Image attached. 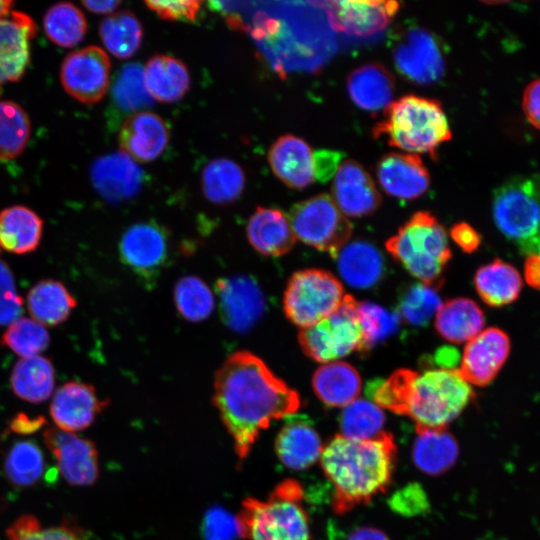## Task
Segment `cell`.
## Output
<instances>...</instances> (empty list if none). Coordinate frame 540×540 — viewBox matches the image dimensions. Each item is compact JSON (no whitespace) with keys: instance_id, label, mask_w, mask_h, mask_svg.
Instances as JSON below:
<instances>
[{"instance_id":"28","label":"cell","mask_w":540,"mask_h":540,"mask_svg":"<svg viewBox=\"0 0 540 540\" xmlns=\"http://www.w3.org/2000/svg\"><path fill=\"white\" fill-rule=\"evenodd\" d=\"M361 385L359 372L344 361L324 363L312 377L315 394L330 407H345L355 401L360 394Z\"/></svg>"},{"instance_id":"52","label":"cell","mask_w":540,"mask_h":540,"mask_svg":"<svg viewBox=\"0 0 540 540\" xmlns=\"http://www.w3.org/2000/svg\"><path fill=\"white\" fill-rule=\"evenodd\" d=\"M147 7L160 18L171 21H194L201 9L200 1H146Z\"/></svg>"},{"instance_id":"17","label":"cell","mask_w":540,"mask_h":540,"mask_svg":"<svg viewBox=\"0 0 540 540\" xmlns=\"http://www.w3.org/2000/svg\"><path fill=\"white\" fill-rule=\"evenodd\" d=\"M509 353L508 335L499 328H487L467 342L458 371L470 385L486 386L497 376Z\"/></svg>"},{"instance_id":"32","label":"cell","mask_w":540,"mask_h":540,"mask_svg":"<svg viewBox=\"0 0 540 540\" xmlns=\"http://www.w3.org/2000/svg\"><path fill=\"white\" fill-rule=\"evenodd\" d=\"M482 309L472 299L458 297L442 303L435 315L439 335L454 344L468 342L484 327Z\"/></svg>"},{"instance_id":"50","label":"cell","mask_w":540,"mask_h":540,"mask_svg":"<svg viewBox=\"0 0 540 540\" xmlns=\"http://www.w3.org/2000/svg\"><path fill=\"white\" fill-rule=\"evenodd\" d=\"M203 531L207 540H234L236 536H241L237 517L234 518L219 508H214L207 513Z\"/></svg>"},{"instance_id":"13","label":"cell","mask_w":540,"mask_h":540,"mask_svg":"<svg viewBox=\"0 0 540 540\" xmlns=\"http://www.w3.org/2000/svg\"><path fill=\"white\" fill-rule=\"evenodd\" d=\"M65 91L85 104L100 101L110 79V60L100 47L88 46L70 53L60 72Z\"/></svg>"},{"instance_id":"30","label":"cell","mask_w":540,"mask_h":540,"mask_svg":"<svg viewBox=\"0 0 540 540\" xmlns=\"http://www.w3.org/2000/svg\"><path fill=\"white\" fill-rule=\"evenodd\" d=\"M43 220L30 208L22 205L7 207L0 212V248L24 255L40 245Z\"/></svg>"},{"instance_id":"6","label":"cell","mask_w":540,"mask_h":540,"mask_svg":"<svg viewBox=\"0 0 540 540\" xmlns=\"http://www.w3.org/2000/svg\"><path fill=\"white\" fill-rule=\"evenodd\" d=\"M303 496L300 484L288 479L266 500L246 498L237 516L240 535L249 540H310Z\"/></svg>"},{"instance_id":"1","label":"cell","mask_w":540,"mask_h":540,"mask_svg":"<svg viewBox=\"0 0 540 540\" xmlns=\"http://www.w3.org/2000/svg\"><path fill=\"white\" fill-rule=\"evenodd\" d=\"M213 402L243 461L262 430L291 416L301 405L298 392L249 351L230 354L214 378Z\"/></svg>"},{"instance_id":"34","label":"cell","mask_w":540,"mask_h":540,"mask_svg":"<svg viewBox=\"0 0 540 540\" xmlns=\"http://www.w3.org/2000/svg\"><path fill=\"white\" fill-rule=\"evenodd\" d=\"M144 77L152 98L163 103L180 100L190 87L186 65L169 55L151 57L146 63Z\"/></svg>"},{"instance_id":"48","label":"cell","mask_w":540,"mask_h":540,"mask_svg":"<svg viewBox=\"0 0 540 540\" xmlns=\"http://www.w3.org/2000/svg\"><path fill=\"white\" fill-rule=\"evenodd\" d=\"M8 540H86L79 527L70 521L44 527L32 514L15 519L7 528Z\"/></svg>"},{"instance_id":"4","label":"cell","mask_w":540,"mask_h":540,"mask_svg":"<svg viewBox=\"0 0 540 540\" xmlns=\"http://www.w3.org/2000/svg\"><path fill=\"white\" fill-rule=\"evenodd\" d=\"M376 138L415 153L435 154L452 137L445 112L439 101L417 95H405L384 109V118L373 129Z\"/></svg>"},{"instance_id":"37","label":"cell","mask_w":540,"mask_h":540,"mask_svg":"<svg viewBox=\"0 0 540 540\" xmlns=\"http://www.w3.org/2000/svg\"><path fill=\"white\" fill-rule=\"evenodd\" d=\"M3 469L12 485L18 488L32 487L44 474V453L40 446L30 439L17 440L7 450Z\"/></svg>"},{"instance_id":"44","label":"cell","mask_w":540,"mask_h":540,"mask_svg":"<svg viewBox=\"0 0 540 540\" xmlns=\"http://www.w3.org/2000/svg\"><path fill=\"white\" fill-rule=\"evenodd\" d=\"M385 415L374 402L356 399L340 415L341 435L355 440L374 438L383 430Z\"/></svg>"},{"instance_id":"61","label":"cell","mask_w":540,"mask_h":540,"mask_svg":"<svg viewBox=\"0 0 540 540\" xmlns=\"http://www.w3.org/2000/svg\"><path fill=\"white\" fill-rule=\"evenodd\" d=\"M13 4L12 1H3L0 0V17L8 14L11 9V5Z\"/></svg>"},{"instance_id":"36","label":"cell","mask_w":540,"mask_h":540,"mask_svg":"<svg viewBox=\"0 0 540 540\" xmlns=\"http://www.w3.org/2000/svg\"><path fill=\"white\" fill-rule=\"evenodd\" d=\"M412 458L419 470L439 475L454 465L458 457V444L446 429H416Z\"/></svg>"},{"instance_id":"60","label":"cell","mask_w":540,"mask_h":540,"mask_svg":"<svg viewBox=\"0 0 540 540\" xmlns=\"http://www.w3.org/2000/svg\"><path fill=\"white\" fill-rule=\"evenodd\" d=\"M120 1L115 0H103V1H83L82 4L90 11L97 14H107L114 11L119 5Z\"/></svg>"},{"instance_id":"11","label":"cell","mask_w":540,"mask_h":540,"mask_svg":"<svg viewBox=\"0 0 540 540\" xmlns=\"http://www.w3.org/2000/svg\"><path fill=\"white\" fill-rule=\"evenodd\" d=\"M119 253L134 274L152 284L169 261L168 232L154 221L133 224L121 237Z\"/></svg>"},{"instance_id":"59","label":"cell","mask_w":540,"mask_h":540,"mask_svg":"<svg viewBox=\"0 0 540 540\" xmlns=\"http://www.w3.org/2000/svg\"><path fill=\"white\" fill-rule=\"evenodd\" d=\"M457 351L454 348L445 347L436 352L435 361L438 368L442 369H457L454 368L458 361Z\"/></svg>"},{"instance_id":"41","label":"cell","mask_w":540,"mask_h":540,"mask_svg":"<svg viewBox=\"0 0 540 540\" xmlns=\"http://www.w3.org/2000/svg\"><path fill=\"white\" fill-rule=\"evenodd\" d=\"M439 289L423 283L406 287L398 297L396 313L413 327L426 326L442 305Z\"/></svg>"},{"instance_id":"9","label":"cell","mask_w":540,"mask_h":540,"mask_svg":"<svg viewBox=\"0 0 540 540\" xmlns=\"http://www.w3.org/2000/svg\"><path fill=\"white\" fill-rule=\"evenodd\" d=\"M289 221L296 239L336 258L352 235V225L331 196L319 194L296 203Z\"/></svg>"},{"instance_id":"56","label":"cell","mask_w":540,"mask_h":540,"mask_svg":"<svg viewBox=\"0 0 540 540\" xmlns=\"http://www.w3.org/2000/svg\"><path fill=\"white\" fill-rule=\"evenodd\" d=\"M45 423V419L41 416L30 417L21 413L11 420L8 429L15 434L27 435L37 432Z\"/></svg>"},{"instance_id":"51","label":"cell","mask_w":540,"mask_h":540,"mask_svg":"<svg viewBox=\"0 0 540 540\" xmlns=\"http://www.w3.org/2000/svg\"><path fill=\"white\" fill-rule=\"evenodd\" d=\"M389 504L393 511L405 516L418 515L429 507L424 489L414 483L396 491Z\"/></svg>"},{"instance_id":"47","label":"cell","mask_w":540,"mask_h":540,"mask_svg":"<svg viewBox=\"0 0 540 540\" xmlns=\"http://www.w3.org/2000/svg\"><path fill=\"white\" fill-rule=\"evenodd\" d=\"M112 100L122 112H135L154 104L141 65L128 64L121 69L112 87Z\"/></svg>"},{"instance_id":"46","label":"cell","mask_w":540,"mask_h":540,"mask_svg":"<svg viewBox=\"0 0 540 540\" xmlns=\"http://www.w3.org/2000/svg\"><path fill=\"white\" fill-rule=\"evenodd\" d=\"M357 313L362 336L360 352L372 349L395 334L401 323L396 311H389L369 301L358 302Z\"/></svg>"},{"instance_id":"35","label":"cell","mask_w":540,"mask_h":540,"mask_svg":"<svg viewBox=\"0 0 540 540\" xmlns=\"http://www.w3.org/2000/svg\"><path fill=\"white\" fill-rule=\"evenodd\" d=\"M474 286L486 304L500 307L514 302L519 297L522 277L514 266L495 259L476 271Z\"/></svg>"},{"instance_id":"20","label":"cell","mask_w":540,"mask_h":540,"mask_svg":"<svg viewBox=\"0 0 540 540\" xmlns=\"http://www.w3.org/2000/svg\"><path fill=\"white\" fill-rule=\"evenodd\" d=\"M333 200L344 215L363 217L372 214L381 196L368 172L356 161H343L332 185Z\"/></svg>"},{"instance_id":"21","label":"cell","mask_w":540,"mask_h":540,"mask_svg":"<svg viewBox=\"0 0 540 540\" xmlns=\"http://www.w3.org/2000/svg\"><path fill=\"white\" fill-rule=\"evenodd\" d=\"M35 33V22L25 13L10 11L0 17V88L24 74Z\"/></svg>"},{"instance_id":"2","label":"cell","mask_w":540,"mask_h":540,"mask_svg":"<svg viewBox=\"0 0 540 540\" xmlns=\"http://www.w3.org/2000/svg\"><path fill=\"white\" fill-rule=\"evenodd\" d=\"M367 392L380 408L410 417L416 429H446L475 395L458 368H401L369 383Z\"/></svg>"},{"instance_id":"40","label":"cell","mask_w":540,"mask_h":540,"mask_svg":"<svg viewBox=\"0 0 540 540\" xmlns=\"http://www.w3.org/2000/svg\"><path fill=\"white\" fill-rule=\"evenodd\" d=\"M47 37L63 48L76 46L84 38L87 23L82 11L68 2L50 7L44 16Z\"/></svg>"},{"instance_id":"19","label":"cell","mask_w":540,"mask_h":540,"mask_svg":"<svg viewBox=\"0 0 540 540\" xmlns=\"http://www.w3.org/2000/svg\"><path fill=\"white\" fill-rule=\"evenodd\" d=\"M90 175L98 194L110 203L134 197L144 180L143 170L123 151L98 158L91 166Z\"/></svg>"},{"instance_id":"15","label":"cell","mask_w":540,"mask_h":540,"mask_svg":"<svg viewBox=\"0 0 540 540\" xmlns=\"http://www.w3.org/2000/svg\"><path fill=\"white\" fill-rule=\"evenodd\" d=\"M108 403L92 385L72 380L54 391L49 414L55 427L76 433L90 427Z\"/></svg>"},{"instance_id":"25","label":"cell","mask_w":540,"mask_h":540,"mask_svg":"<svg viewBox=\"0 0 540 540\" xmlns=\"http://www.w3.org/2000/svg\"><path fill=\"white\" fill-rule=\"evenodd\" d=\"M321 439L304 417H290L275 439V452L283 465L292 470H304L321 456Z\"/></svg>"},{"instance_id":"22","label":"cell","mask_w":540,"mask_h":540,"mask_svg":"<svg viewBox=\"0 0 540 540\" xmlns=\"http://www.w3.org/2000/svg\"><path fill=\"white\" fill-rule=\"evenodd\" d=\"M376 173L382 189L401 200L420 197L430 185V175L417 154H386L379 160Z\"/></svg>"},{"instance_id":"33","label":"cell","mask_w":540,"mask_h":540,"mask_svg":"<svg viewBox=\"0 0 540 540\" xmlns=\"http://www.w3.org/2000/svg\"><path fill=\"white\" fill-rule=\"evenodd\" d=\"M13 393L23 401L38 404L55 391V369L50 359L38 355L20 358L10 374Z\"/></svg>"},{"instance_id":"45","label":"cell","mask_w":540,"mask_h":540,"mask_svg":"<svg viewBox=\"0 0 540 540\" xmlns=\"http://www.w3.org/2000/svg\"><path fill=\"white\" fill-rule=\"evenodd\" d=\"M0 344L18 355L30 358L40 355L50 344L46 327L32 318L19 317L3 332Z\"/></svg>"},{"instance_id":"38","label":"cell","mask_w":540,"mask_h":540,"mask_svg":"<svg viewBox=\"0 0 540 540\" xmlns=\"http://www.w3.org/2000/svg\"><path fill=\"white\" fill-rule=\"evenodd\" d=\"M201 186L209 201L215 204L231 203L243 192L245 174L232 160L214 159L202 171Z\"/></svg>"},{"instance_id":"58","label":"cell","mask_w":540,"mask_h":540,"mask_svg":"<svg viewBox=\"0 0 540 540\" xmlns=\"http://www.w3.org/2000/svg\"><path fill=\"white\" fill-rule=\"evenodd\" d=\"M346 540H389L386 534L372 527H360L353 530Z\"/></svg>"},{"instance_id":"7","label":"cell","mask_w":540,"mask_h":540,"mask_svg":"<svg viewBox=\"0 0 540 540\" xmlns=\"http://www.w3.org/2000/svg\"><path fill=\"white\" fill-rule=\"evenodd\" d=\"M492 215L499 231L523 253L540 255V182L518 176L498 187Z\"/></svg>"},{"instance_id":"23","label":"cell","mask_w":540,"mask_h":540,"mask_svg":"<svg viewBox=\"0 0 540 540\" xmlns=\"http://www.w3.org/2000/svg\"><path fill=\"white\" fill-rule=\"evenodd\" d=\"M119 141L121 149L132 159L141 162L155 160L166 148L169 128L157 114L140 111L122 124Z\"/></svg>"},{"instance_id":"12","label":"cell","mask_w":540,"mask_h":540,"mask_svg":"<svg viewBox=\"0 0 540 540\" xmlns=\"http://www.w3.org/2000/svg\"><path fill=\"white\" fill-rule=\"evenodd\" d=\"M43 441L53 455L62 478L72 486H90L99 477V454L96 445L76 433L49 426Z\"/></svg>"},{"instance_id":"29","label":"cell","mask_w":540,"mask_h":540,"mask_svg":"<svg viewBox=\"0 0 540 540\" xmlns=\"http://www.w3.org/2000/svg\"><path fill=\"white\" fill-rule=\"evenodd\" d=\"M77 305L67 287L55 279H42L26 295V307L32 319L43 326L64 323Z\"/></svg>"},{"instance_id":"49","label":"cell","mask_w":540,"mask_h":540,"mask_svg":"<svg viewBox=\"0 0 540 540\" xmlns=\"http://www.w3.org/2000/svg\"><path fill=\"white\" fill-rule=\"evenodd\" d=\"M23 303L13 272L8 263L0 257V326H8L21 317Z\"/></svg>"},{"instance_id":"10","label":"cell","mask_w":540,"mask_h":540,"mask_svg":"<svg viewBox=\"0 0 540 540\" xmlns=\"http://www.w3.org/2000/svg\"><path fill=\"white\" fill-rule=\"evenodd\" d=\"M358 302L345 295L340 306L318 323L301 329L298 342L310 359L329 363L359 350L361 329L357 313Z\"/></svg>"},{"instance_id":"5","label":"cell","mask_w":540,"mask_h":540,"mask_svg":"<svg viewBox=\"0 0 540 540\" xmlns=\"http://www.w3.org/2000/svg\"><path fill=\"white\" fill-rule=\"evenodd\" d=\"M385 247L421 283L441 288L452 253L445 228L430 212L414 213Z\"/></svg>"},{"instance_id":"43","label":"cell","mask_w":540,"mask_h":540,"mask_svg":"<svg viewBox=\"0 0 540 540\" xmlns=\"http://www.w3.org/2000/svg\"><path fill=\"white\" fill-rule=\"evenodd\" d=\"M30 120L16 103L0 101V162L17 157L30 137Z\"/></svg>"},{"instance_id":"18","label":"cell","mask_w":540,"mask_h":540,"mask_svg":"<svg viewBox=\"0 0 540 540\" xmlns=\"http://www.w3.org/2000/svg\"><path fill=\"white\" fill-rule=\"evenodd\" d=\"M216 292L224 323L234 331L245 332L260 319L265 298L257 282L247 276L223 278Z\"/></svg>"},{"instance_id":"42","label":"cell","mask_w":540,"mask_h":540,"mask_svg":"<svg viewBox=\"0 0 540 540\" xmlns=\"http://www.w3.org/2000/svg\"><path fill=\"white\" fill-rule=\"evenodd\" d=\"M174 301L178 313L190 322L207 319L213 312L215 299L209 286L197 276L179 279L174 288Z\"/></svg>"},{"instance_id":"26","label":"cell","mask_w":540,"mask_h":540,"mask_svg":"<svg viewBox=\"0 0 540 540\" xmlns=\"http://www.w3.org/2000/svg\"><path fill=\"white\" fill-rule=\"evenodd\" d=\"M246 234L251 246L268 257L287 254L296 242L289 219L281 210L270 207L256 208L248 220Z\"/></svg>"},{"instance_id":"31","label":"cell","mask_w":540,"mask_h":540,"mask_svg":"<svg viewBox=\"0 0 540 540\" xmlns=\"http://www.w3.org/2000/svg\"><path fill=\"white\" fill-rule=\"evenodd\" d=\"M394 87L393 76L378 63L356 68L347 79V90L354 104L371 112L390 104Z\"/></svg>"},{"instance_id":"14","label":"cell","mask_w":540,"mask_h":540,"mask_svg":"<svg viewBox=\"0 0 540 540\" xmlns=\"http://www.w3.org/2000/svg\"><path fill=\"white\" fill-rule=\"evenodd\" d=\"M398 72L406 79L428 84L441 78L445 62L438 41L425 29H409L393 50Z\"/></svg>"},{"instance_id":"27","label":"cell","mask_w":540,"mask_h":540,"mask_svg":"<svg viewBox=\"0 0 540 540\" xmlns=\"http://www.w3.org/2000/svg\"><path fill=\"white\" fill-rule=\"evenodd\" d=\"M336 259L340 276L354 288H371L381 281L384 275L382 254L369 242L356 240L347 243Z\"/></svg>"},{"instance_id":"3","label":"cell","mask_w":540,"mask_h":540,"mask_svg":"<svg viewBox=\"0 0 540 540\" xmlns=\"http://www.w3.org/2000/svg\"><path fill=\"white\" fill-rule=\"evenodd\" d=\"M320 457L334 489L332 507L336 513H345L387 489L395 467L396 445L385 431L365 440L337 434Z\"/></svg>"},{"instance_id":"39","label":"cell","mask_w":540,"mask_h":540,"mask_svg":"<svg viewBox=\"0 0 540 540\" xmlns=\"http://www.w3.org/2000/svg\"><path fill=\"white\" fill-rule=\"evenodd\" d=\"M99 34L106 49L115 57H132L140 48L143 29L130 11H120L102 20Z\"/></svg>"},{"instance_id":"24","label":"cell","mask_w":540,"mask_h":540,"mask_svg":"<svg viewBox=\"0 0 540 540\" xmlns=\"http://www.w3.org/2000/svg\"><path fill=\"white\" fill-rule=\"evenodd\" d=\"M268 161L273 173L290 188H306L315 179L313 152L297 136L279 137L269 149Z\"/></svg>"},{"instance_id":"8","label":"cell","mask_w":540,"mask_h":540,"mask_svg":"<svg viewBox=\"0 0 540 540\" xmlns=\"http://www.w3.org/2000/svg\"><path fill=\"white\" fill-rule=\"evenodd\" d=\"M344 296L342 283L331 272L303 269L293 273L287 282L283 310L294 325L304 329L335 311Z\"/></svg>"},{"instance_id":"57","label":"cell","mask_w":540,"mask_h":540,"mask_svg":"<svg viewBox=\"0 0 540 540\" xmlns=\"http://www.w3.org/2000/svg\"><path fill=\"white\" fill-rule=\"evenodd\" d=\"M526 282L535 289H540V255H528L524 265Z\"/></svg>"},{"instance_id":"53","label":"cell","mask_w":540,"mask_h":540,"mask_svg":"<svg viewBox=\"0 0 540 540\" xmlns=\"http://www.w3.org/2000/svg\"><path fill=\"white\" fill-rule=\"evenodd\" d=\"M522 109L528 122L540 130V78L533 80L525 88Z\"/></svg>"},{"instance_id":"54","label":"cell","mask_w":540,"mask_h":540,"mask_svg":"<svg viewBox=\"0 0 540 540\" xmlns=\"http://www.w3.org/2000/svg\"><path fill=\"white\" fill-rule=\"evenodd\" d=\"M313 157L315 178L324 182L336 174L342 154L331 150H319L313 153Z\"/></svg>"},{"instance_id":"55","label":"cell","mask_w":540,"mask_h":540,"mask_svg":"<svg viewBox=\"0 0 540 540\" xmlns=\"http://www.w3.org/2000/svg\"><path fill=\"white\" fill-rule=\"evenodd\" d=\"M452 240L466 253L474 252L481 243L480 234L468 223L455 224L450 230Z\"/></svg>"},{"instance_id":"16","label":"cell","mask_w":540,"mask_h":540,"mask_svg":"<svg viewBox=\"0 0 540 540\" xmlns=\"http://www.w3.org/2000/svg\"><path fill=\"white\" fill-rule=\"evenodd\" d=\"M398 9L395 1L326 2L331 28L356 38H371L383 32Z\"/></svg>"}]
</instances>
